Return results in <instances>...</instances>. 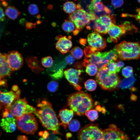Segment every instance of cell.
<instances>
[{"mask_svg": "<svg viewBox=\"0 0 140 140\" xmlns=\"http://www.w3.org/2000/svg\"><path fill=\"white\" fill-rule=\"evenodd\" d=\"M118 57L116 47L108 51L102 53V58L100 68L107 64L110 60H117Z\"/></svg>", "mask_w": 140, "mask_h": 140, "instance_id": "cell-21", "label": "cell"}, {"mask_svg": "<svg viewBox=\"0 0 140 140\" xmlns=\"http://www.w3.org/2000/svg\"><path fill=\"white\" fill-rule=\"evenodd\" d=\"M62 28L64 31L68 33L72 32L75 35H77L80 30L78 29L72 22L65 20L62 24Z\"/></svg>", "mask_w": 140, "mask_h": 140, "instance_id": "cell-22", "label": "cell"}, {"mask_svg": "<svg viewBox=\"0 0 140 140\" xmlns=\"http://www.w3.org/2000/svg\"><path fill=\"white\" fill-rule=\"evenodd\" d=\"M2 116L3 118L14 117L10 113L9 111L6 108L4 109V110Z\"/></svg>", "mask_w": 140, "mask_h": 140, "instance_id": "cell-39", "label": "cell"}, {"mask_svg": "<svg viewBox=\"0 0 140 140\" xmlns=\"http://www.w3.org/2000/svg\"><path fill=\"white\" fill-rule=\"evenodd\" d=\"M65 60L67 64L69 65H72L75 61L74 58L71 55L67 56L66 57Z\"/></svg>", "mask_w": 140, "mask_h": 140, "instance_id": "cell-38", "label": "cell"}, {"mask_svg": "<svg viewBox=\"0 0 140 140\" xmlns=\"http://www.w3.org/2000/svg\"><path fill=\"white\" fill-rule=\"evenodd\" d=\"M80 126V123L78 120L73 119L70 122L68 127L70 131L72 132H76L79 130Z\"/></svg>", "mask_w": 140, "mask_h": 140, "instance_id": "cell-29", "label": "cell"}, {"mask_svg": "<svg viewBox=\"0 0 140 140\" xmlns=\"http://www.w3.org/2000/svg\"><path fill=\"white\" fill-rule=\"evenodd\" d=\"M20 91H11L3 92L0 90V110L4 109L10 106L16 100L19 98Z\"/></svg>", "mask_w": 140, "mask_h": 140, "instance_id": "cell-14", "label": "cell"}, {"mask_svg": "<svg viewBox=\"0 0 140 140\" xmlns=\"http://www.w3.org/2000/svg\"><path fill=\"white\" fill-rule=\"evenodd\" d=\"M136 140H140V135L137 137Z\"/></svg>", "mask_w": 140, "mask_h": 140, "instance_id": "cell-48", "label": "cell"}, {"mask_svg": "<svg viewBox=\"0 0 140 140\" xmlns=\"http://www.w3.org/2000/svg\"><path fill=\"white\" fill-rule=\"evenodd\" d=\"M133 72L132 68L127 66L123 68L122 71V73L123 76L125 78H128L131 77Z\"/></svg>", "mask_w": 140, "mask_h": 140, "instance_id": "cell-33", "label": "cell"}, {"mask_svg": "<svg viewBox=\"0 0 140 140\" xmlns=\"http://www.w3.org/2000/svg\"><path fill=\"white\" fill-rule=\"evenodd\" d=\"M136 28L130 22H126L121 25L113 24L109 29L108 33L109 37L107 41L109 42H117L118 40L127 32L133 30L136 31Z\"/></svg>", "mask_w": 140, "mask_h": 140, "instance_id": "cell-9", "label": "cell"}, {"mask_svg": "<svg viewBox=\"0 0 140 140\" xmlns=\"http://www.w3.org/2000/svg\"><path fill=\"white\" fill-rule=\"evenodd\" d=\"M87 40L91 49L96 52L104 49L107 43L106 40L96 32L90 33L88 35Z\"/></svg>", "mask_w": 140, "mask_h": 140, "instance_id": "cell-13", "label": "cell"}, {"mask_svg": "<svg viewBox=\"0 0 140 140\" xmlns=\"http://www.w3.org/2000/svg\"><path fill=\"white\" fill-rule=\"evenodd\" d=\"M41 64L45 68L50 67L51 66L53 63L52 58L48 56L43 58L41 60Z\"/></svg>", "mask_w": 140, "mask_h": 140, "instance_id": "cell-32", "label": "cell"}, {"mask_svg": "<svg viewBox=\"0 0 140 140\" xmlns=\"http://www.w3.org/2000/svg\"><path fill=\"white\" fill-rule=\"evenodd\" d=\"M103 131V140H129L128 135L114 124L109 125Z\"/></svg>", "mask_w": 140, "mask_h": 140, "instance_id": "cell-11", "label": "cell"}, {"mask_svg": "<svg viewBox=\"0 0 140 140\" xmlns=\"http://www.w3.org/2000/svg\"><path fill=\"white\" fill-rule=\"evenodd\" d=\"M85 58L83 64L86 66L89 64L96 65L98 69L100 68L102 58V53L93 51L89 46L86 47L84 49Z\"/></svg>", "mask_w": 140, "mask_h": 140, "instance_id": "cell-12", "label": "cell"}, {"mask_svg": "<svg viewBox=\"0 0 140 140\" xmlns=\"http://www.w3.org/2000/svg\"><path fill=\"white\" fill-rule=\"evenodd\" d=\"M11 71L6 54L0 53V78L9 76L11 74Z\"/></svg>", "mask_w": 140, "mask_h": 140, "instance_id": "cell-18", "label": "cell"}, {"mask_svg": "<svg viewBox=\"0 0 140 140\" xmlns=\"http://www.w3.org/2000/svg\"><path fill=\"white\" fill-rule=\"evenodd\" d=\"M7 3L5 2H2V4H3V5L4 6H6L8 4Z\"/></svg>", "mask_w": 140, "mask_h": 140, "instance_id": "cell-47", "label": "cell"}, {"mask_svg": "<svg viewBox=\"0 0 140 140\" xmlns=\"http://www.w3.org/2000/svg\"><path fill=\"white\" fill-rule=\"evenodd\" d=\"M82 8L80 4L76 5L74 2L67 1L65 2L63 5V9L66 13L72 14L78 9Z\"/></svg>", "mask_w": 140, "mask_h": 140, "instance_id": "cell-23", "label": "cell"}, {"mask_svg": "<svg viewBox=\"0 0 140 140\" xmlns=\"http://www.w3.org/2000/svg\"><path fill=\"white\" fill-rule=\"evenodd\" d=\"M116 64L117 67L120 70H121L122 68L123 67L124 65L123 62L120 60L117 61L116 62Z\"/></svg>", "mask_w": 140, "mask_h": 140, "instance_id": "cell-42", "label": "cell"}, {"mask_svg": "<svg viewBox=\"0 0 140 140\" xmlns=\"http://www.w3.org/2000/svg\"><path fill=\"white\" fill-rule=\"evenodd\" d=\"M5 13L8 17L13 20L16 19L20 13L16 8L12 6L7 7L5 9Z\"/></svg>", "mask_w": 140, "mask_h": 140, "instance_id": "cell-24", "label": "cell"}, {"mask_svg": "<svg viewBox=\"0 0 140 140\" xmlns=\"http://www.w3.org/2000/svg\"><path fill=\"white\" fill-rule=\"evenodd\" d=\"M17 140H28L25 136L20 135L18 136L17 138Z\"/></svg>", "mask_w": 140, "mask_h": 140, "instance_id": "cell-45", "label": "cell"}, {"mask_svg": "<svg viewBox=\"0 0 140 140\" xmlns=\"http://www.w3.org/2000/svg\"><path fill=\"white\" fill-rule=\"evenodd\" d=\"M107 67L110 72L114 73L118 72L120 70L117 67L116 62L113 60H110L108 63Z\"/></svg>", "mask_w": 140, "mask_h": 140, "instance_id": "cell-31", "label": "cell"}, {"mask_svg": "<svg viewBox=\"0 0 140 140\" xmlns=\"http://www.w3.org/2000/svg\"><path fill=\"white\" fill-rule=\"evenodd\" d=\"M0 125L2 129L6 132H13L15 130L17 127L16 118L14 117L3 118L1 120Z\"/></svg>", "mask_w": 140, "mask_h": 140, "instance_id": "cell-20", "label": "cell"}, {"mask_svg": "<svg viewBox=\"0 0 140 140\" xmlns=\"http://www.w3.org/2000/svg\"><path fill=\"white\" fill-rule=\"evenodd\" d=\"M63 69H61L57 72L52 75V76L55 79H58L61 78L63 76Z\"/></svg>", "mask_w": 140, "mask_h": 140, "instance_id": "cell-37", "label": "cell"}, {"mask_svg": "<svg viewBox=\"0 0 140 140\" xmlns=\"http://www.w3.org/2000/svg\"><path fill=\"white\" fill-rule=\"evenodd\" d=\"M116 17L114 15H105L99 17L95 21L93 29L95 31L106 34L112 26L115 24Z\"/></svg>", "mask_w": 140, "mask_h": 140, "instance_id": "cell-10", "label": "cell"}, {"mask_svg": "<svg viewBox=\"0 0 140 140\" xmlns=\"http://www.w3.org/2000/svg\"><path fill=\"white\" fill-rule=\"evenodd\" d=\"M38 108L34 114L39 119L43 125L53 134L59 133V123L51 103L44 99L38 102Z\"/></svg>", "mask_w": 140, "mask_h": 140, "instance_id": "cell-1", "label": "cell"}, {"mask_svg": "<svg viewBox=\"0 0 140 140\" xmlns=\"http://www.w3.org/2000/svg\"><path fill=\"white\" fill-rule=\"evenodd\" d=\"M73 112L72 110L67 109L60 110L58 115V117L61 121L59 123L60 125L66 129L73 117Z\"/></svg>", "mask_w": 140, "mask_h": 140, "instance_id": "cell-19", "label": "cell"}, {"mask_svg": "<svg viewBox=\"0 0 140 140\" xmlns=\"http://www.w3.org/2000/svg\"><path fill=\"white\" fill-rule=\"evenodd\" d=\"M14 117H19L27 114H34L36 108L29 105L26 99L19 98L7 109Z\"/></svg>", "mask_w": 140, "mask_h": 140, "instance_id": "cell-7", "label": "cell"}, {"mask_svg": "<svg viewBox=\"0 0 140 140\" xmlns=\"http://www.w3.org/2000/svg\"><path fill=\"white\" fill-rule=\"evenodd\" d=\"M71 53L73 57L77 60L81 59L83 54L82 50L78 46L73 48L71 51Z\"/></svg>", "mask_w": 140, "mask_h": 140, "instance_id": "cell-26", "label": "cell"}, {"mask_svg": "<svg viewBox=\"0 0 140 140\" xmlns=\"http://www.w3.org/2000/svg\"><path fill=\"white\" fill-rule=\"evenodd\" d=\"M49 136V133L46 131H45L43 132L42 136L44 139H46Z\"/></svg>", "mask_w": 140, "mask_h": 140, "instance_id": "cell-44", "label": "cell"}, {"mask_svg": "<svg viewBox=\"0 0 140 140\" xmlns=\"http://www.w3.org/2000/svg\"><path fill=\"white\" fill-rule=\"evenodd\" d=\"M84 85L86 89L90 91L94 90L96 89L97 87L96 81L92 79L87 80L85 82Z\"/></svg>", "mask_w": 140, "mask_h": 140, "instance_id": "cell-30", "label": "cell"}, {"mask_svg": "<svg viewBox=\"0 0 140 140\" xmlns=\"http://www.w3.org/2000/svg\"><path fill=\"white\" fill-rule=\"evenodd\" d=\"M66 136L67 139H68V138L72 137V135L71 133L68 132L66 134Z\"/></svg>", "mask_w": 140, "mask_h": 140, "instance_id": "cell-46", "label": "cell"}, {"mask_svg": "<svg viewBox=\"0 0 140 140\" xmlns=\"http://www.w3.org/2000/svg\"><path fill=\"white\" fill-rule=\"evenodd\" d=\"M111 2L112 5L114 7L119 8L123 5L124 1L123 0H112Z\"/></svg>", "mask_w": 140, "mask_h": 140, "instance_id": "cell-36", "label": "cell"}, {"mask_svg": "<svg viewBox=\"0 0 140 140\" xmlns=\"http://www.w3.org/2000/svg\"><path fill=\"white\" fill-rule=\"evenodd\" d=\"M97 18L95 14L88 13L82 8L77 9L68 16L69 20L80 30L89 25L91 20L94 21Z\"/></svg>", "mask_w": 140, "mask_h": 140, "instance_id": "cell-6", "label": "cell"}, {"mask_svg": "<svg viewBox=\"0 0 140 140\" xmlns=\"http://www.w3.org/2000/svg\"><path fill=\"white\" fill-rule=\"evenodd\" d=\"M86 72L89 75L93 76L98 72V68L97 66L94 64H89L86 66Z\"/></svg>", "mask_w": 140, "mask_h": 140, "instance_id": "cell-27", "label": "cell"}, {"mask_svg": "<svg viewBox=\"0 0 140 140\" xmlns=\"http://www.w3.org/2000/svg\"><path fill=\"white\" fill-rule=\"evenodd\" d=\"M138 2L140 3V0H138Z\"/></svg>", "mask_w": 140, "mask_h": 140, "instance_id": "cell-49", "label": "cell"}, {"mask_svg": "<svg viewBox=\"0 0 140 140\" xmlns=\"http://www.w3.org/2000/svg\"><path fill=\"white\" fill-rule=\"evenodd\" d=\"M85 114L92 121L96 120L98 117V113L97 110L93 109L86 111Z\"/></svg>", "mask_w": 140, "mask_h": 140, "instance_id": "cell-28", "label": "cell"}, {"mask_svg": "<svg viewBox=\"0 0 140 140\" xmlns=\"http://www.w3.org/2000/svg\"><path fill=\"white\" fill-rule=\"evenodd\" d=\"M78 137V140H103V131L97 124H88L80 130Z\"/></svg>", "mask_w": 140, "mask_h": 140, "instance_id": "cell-8", "label": "cell"}, {"mask_svg": "<svg viewBox=\"0 0 140 140\" xmlns=\"http://www.w3.org/2000/svg\"><path fill=\"white\" fill-rule=\"evenodd\" d=\"M5 15L3 9L0 7V22L5 20Z\"/></svg>", "mask_w": 140, "mask_h": 140, "instance_id": "cell-40", "label": "cell"}, {"mask_svg": "<svg viewBox=\"0 0 140 140\" xmlns=\"http://www.w3.org/2000/svg\"><path fill=\"white\" fill-rule=\"evenodd\" d=\"M82 70L73 68L68 69L64 72L65 76L70 83L76 90H79L82 87L78 84L79 77Z\"/></svg>", "mask_w": 140, "mask_h": 140, "instance_id": "cell-16", "label": "cell"}, {"mask_svg": "<svg viewBox=\"0 0 140 140\" xmlns=\"http://www.w3.org/2000/svg\"><path fill=\"white\" fill-rule=\"evenodd\" d=\"M96 80L103 89L110 90L115 89L121 82L120 78L116 73H113L109 71L107 64L99 69Z\"/></svg>", "mask_w": 140, "mask_h": 140, "instance_id": "cell-3", "label": "cell"}, {"mask_svg": "<svg viewBox=\"0 0 140 140\" xmlns=\"http://www.w3.org/2000/svg\"><path fill=\"white\" fill-rule=\"evenodd\" d=\"M58 86L59 84L57 82L52 81L48 83L47 87L49 91L51 92H54L57 90Z\"/></svg>", "mask_w": 140, "mask_h": 140, "instance_id": "cell-34", "label": "cell"}, {"mask_svg": "<svg viewBox=\"0 0 140 140\" xmlns=\"http://www.w3.org/2000/svg\"><path fill=\"white\" fill-rule=\"evenodd\" d=\"M67 103L71 109L79 116L84 115L85 112L91 109L93 106V100L91 95L83 91L70 95Z\"/></svg>", "mask_w": 140, "mask_h": 140, "instance_id": "cell-2", "label": "cell"}, {"mask_svg": "<svg viewBox=\"0 0 140 140\" xmlns=\"http://www.w3.org/2000/svg\"><path fill=\"white\" fill-rule=\"evenodd\" d=\"M118 57L121 59H137L140 56V43L123 41L116 47Z\"/></svg>", "mask_w": 140, "mask_h": 140, "instance_id": "cell-4", "label": "cell"}, {"mask_svg": "<svg viewBox=\"0 0 140 140\" xmlns=\"http://www.w3.org/2000/svg\"><path fill=\"white\" fill-rule=\"evenodd\" d=\"M8 62L12 71L18 70L22 66L23 62L21 54L16 50L10 51L6 54Z\"/></svg>", "mask_w": 140, "mask_h": 140, "instance_id": "cell-15", "label": "cell"}, {"mask_svg": "<svg viewBox=\"0 0 140 140\" xmlns=\"http://www.w3.org/2000/svg\"><path fill=\"white\" fill-rule=\"evenodd\" d=\"M137 13V14L135 15H128V16L133 17L135 18L136 19L140 21V9H138L136 10Z\"/></svg>", "mask_w": 140, "mask_h": 140, "instance_id": "cell-41", "label": "cell"}, {"mask_svg": "<svg viewBox=\"0 0 140 140\" xmlns=\"http://www.w3.org/2000/svg\"><path fill=\"white\" fill-rule=\"evenodd\" d=\"M28 11L31 15H35L38 13L39 10L37 5L32 3L29 5L28 7Z\"/></svg>", "mask_w": 140, "mask_h": 140, "instance_id": "cell-35", "label": "cell"}, {"mask_svg": "<svg viewBox=\"0 0 140 140\" xmlns=\"http://www.w3.org/2000/svg\"><path fill=\"white\" fill-rule=\"evenodd\" d=\"M35 24L31 22L27 23L26 24V27L28 29H31L34 27Z\"/></svg>", "mask_w": 140, "mask_h": 140, "instance_id": "cell-43", "label": "cell"}, {"mask_svg": "<svg viewBox=\"0 0 140 140\" xmlns=\"http://www.w3.org/2000/svg\"><path fill=\"white\" fill-rule=\"evenodd\" d=\"M26 61L28 64L30 66L32 70L33 68H34V70L36 69L35 68L38 67L41 68L39 66V62L37 58L36 57H29L26 58ZM42 69V68H41Z\"/></svg>", "mask_w": 140, "mask_h": 140, "instance_id": "cell-25", "label": "cell"}, {"mask_svg": "<svg viewBox=\"0 0 140 140\" xmlns=\"http://www.w3.org/2000/svg\"><path fill=\"white\" fill-rule=\"evenodd\" d=\"M17 127L21 132L33 135L38 128L37 121L32 114H25L16 118Z\"/></svg>", "mask_w": 140, "mask_h": 140, "instance_id": "cell-5", "label": "cell"}, {"mask_svg": "<svg viewBox=\"0 0 140 140\" xmlns=\"http://www.w3.org/2000/svg\"><path fill=\"white\" fill-rule=\"evenodd\" d=\"M56 49L62 54L66 53L69 51L72 46V43L69 39L65 36L59 35L56 37Z\"/></svg>", "mask_w": 140, "mask_h": 140, "instance_id": "cell-17", "label": "cell"}]
</instances>
